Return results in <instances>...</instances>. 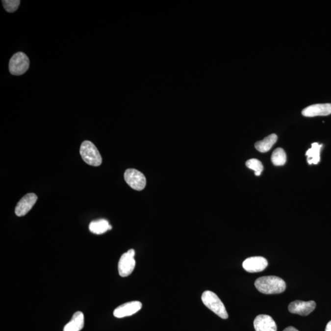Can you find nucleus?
I'll return each instance as SVG.
<instances>
[{"mask_svg":"<svg viewBox=\"0 0 331 331\" xmlns=\"http://www.w3.org/2000/svg\"><path fill=\"white\" fill-rule=\"evenodd\" d=\"M255 286L260 293L265 294L283 293L286 287L283 280L276 276L259 277L255 281Z\"/></svg>","mask_w":331,"mask_h":331,"instance_id":"1","label":"nucleus"},{"mask_svg":"<svg viewBox=\"0 0 331 331\" xmlns=\"http://www.w3.org/2000/svg\"><path fill=\"white\" fill-rule=\"evenodd\" d=\"M201 300L208 309L222 319H227L228 314L224 304L217 294L210 291L204 292Z\"/></svg>","mask_w":331,"mask_h":331,"instance_id":"2","label":"nucleus"},{"mask_svg":"<svg viewBox=\"0 0 331 331\" xmlns=\"http://www.w3.org/2000/svg\"><path fill=\"white\" fill-rule=\"evenodd\" d=\"M80 154L86 163L93 166H99L102 163V157L92 142L85 141L81 144Z\"/></svg>","mask_w":331,"mask_h":331,"instance_id":"3","label":"nucleus"},{"mask_svg":"<svg viewBox=\"0 0 331 331\" xmlns=\"http://www.w3.org/2000/svg\"><path fill=\"white\" fill-rule=\"evenodd\" d=\"M29 60L28 56L23 52H17L12 56L9 61V71L12 75H23L28 70Z\"/></svg>","mask_w":331,"mask_h":331,"instance_id":"4","label":"nucleus"},{"mask_svg":"<svg viewBox=\"0 0 331 331\" xmlns=\"http://www.w3.org/2000/svg\"><path fill=\"white\" fill-rule=\"evenodd\" d=\"M135 251L133 249H130L127 253L122 255L120 257L118 271L120 276L126 277L129 276L133 272L136 266V261L134 259Z\"/></svg>","mask_w":331,"mask_h":331,"instance_id":"5","label":"nucleus"},{"mask_svg":"<svg viewBox=\"0 0 331 331\" xmlns=\"http://www.w3.org/2000/svg\"><path fill=\"white\" fill-rule=\"evenodd\" d=\"M124 178L128 185L135 190L141 191L146 187V177L136 169H127L124 174Z\"/></svg>","mask_w":331,"mask_h":331,"instance_id":"6","label":"nucleus"},{"mask_svg":"<svg viewBox=\"0 0 331 331\" xmlns=\"http://www.w3.org/2000/svg\"><path fill=\"white\" fill-rule=\"evenodd\" d=\"M267 266L268 262L266 258L262 256L248 257L242 264L243 268L250 273L263 271Z\"/></svg>","mask_w":331,"mask_h":331,"instance_id":"7","label":"nucleus"},{"mask_svg":"<svg viewBox=\"0 0 331 331\" xmlns=\"http://www.w3.org/2000/svg\"><path fill=\"white\" fill-rule=\"evenodd\" d=\"M315 301L308 302L296 301L292 302L288 306V310L291 313L298 314L301 316H306L315 310Z\"/></svg>","mask_w":331,"mask_h":331,"instance_id":"8","label":"nucleus"},{"mask_svg":"<svg viewBox=\"0 0 331 331\" xmlns=\"http://www.w3.org/2000/svg\"><path fill=\"white\" fill-rule=\"evenodd\" d=\"M38 200V196L34 193H28L17 203L15 213L18 217H23L29 212Z\"/></svg>","mask_w":331,"mask_h":331,"instance_id":"9","label":"nucleus"},{"mask_svg":"<svg viewBox=\"0 0 331 331\" xmlns=\"http://www.w3.org/2000/svg\"><path fill=\"white\" fill-rule=\"evenodd\" d=\"M142 303L139 301H131L118 306L114 311L115 317L122 318L131 316L141 310Z\"/></svg>","mask_w":331,"mask_h":331,"instance_id":"10","label":"nucleus"},{"mask_svg":"<svg viewBox=\"0 0 331 331\" xmlns=\"http://www.w3.org/2000/svg\"><path fill=\"white\" fill-rule=\"evenodd\" d=\"M302 114L306 117L326 116L331 114V104H316L309 105L302 111Z\"/></svg>","mask_w":331,"mask_h":331,"instance_id":"11","label":"nucleus"},{"mask_svg":"<svg viewBox=\"0 0 331 331\" xmlns=\"http://www.w3.org/2000/svg\"><path fill=\"white\" fill-rule=\"evenodd\" d=\"M254 325L256 331H277V326L273 318L267 315H259L255 318Z\"/></svg>","mask_w":331,"mask_h":331,"instance_id":"12","label":"nucleus"},{"mask_svg":"<svg viewBox=\"0 0 331 331\" xmlns=\"http://www.w3.org/2000/svg\"><path fill=\"white\" fill-rule=\"evenodd\" d=\"M84 326V315L81 311L74 314L72 319L64 327L63 331H80Z\"/></svg>","mask_w":331,"mask_h":331,"instance_id":"13","label":"nucleus"},{"mask_svg":"<svg viewBox=\"0 0 331 331\" xmlns=\"http://www.w3.org/2000/svg\"><path fill=\"white\" fill-rule=\"evenodd\" d=\"M112 229V227L109 225L108 221L104 219L93 221L89 225V229L93 234H104L108 230Z\"/></svg>","mask_w":331,"mask_h":331,"instance_id":"14","label":"nucleus"},{"mask_svg":"<svg viewBox=\"0 0 331 331\" xmlns=\"http://www.w3.org/2000/svg\"><path fill=\"white\" fill-rule=\"evenodd\" d=\"M323 145L315 142L311 144V148L306 151V155L309 164H317L320 161V151Z\"/></svg>","mask_w":331,"mask_h":331,"instance_id":"15","label":"nucleus"},{"mask_svg":"<svg viewBox=\"0 0 331 331\" xmlns=\"http://www.w3.org/2000/svg\"><path fill=\"white\" fill-rule=\"evenodd\" d=\"M277 139L278 137L276 134L269 135L262 141L257 142L255 144V148L261 153H265L271 149L272 146L277 142Z\"/></svg>","mask_w":331,"mask_h":331,"instance_id":"16","label":"nucleus"},{"mask_svg":"<svg viewBox=\"0 0 331 331\" xmlns=\"http://www.w3.org/2000/svg\"><path fill=\"white\" fill-rule=\"evenodd\" d=\"M271 161L275 166L284 165L286 161V154L284 150L281 148L275 150L272 154Z\"/></svg>","mask_w":331,"mask_h":331,"instance_id":"17","label":"nucleus"},{"mask_svg":"<svg viewBox=\"0 0 331 331\" xmlns=\"http://www.w3.org/2000/svg\"><path fill=\"white\" fill-rule=\"evenodd\" d=\"M246 166L248 168L254 170L255 175L259 176L263 171V165L261 161L257 159H250L246 162Z\"/></svg>","mask_w":331,"mask_h":331,"instance_id":"18","label":"nucleus"},{"mask_svg":"<svg viewBox=\"0 0 331 331\" xmlns=\"http://www.w3.org/2000/svg\"><path fill=\"white\" fill-rule=\"evenodd\" d=\"M2 2L6 11L14 12L18 9L21 1H19V0H3Z\"/></svg>","mask_w":331,"mask_h":331,"instance_id":"19","label":"nucleus"},{"mask_svg":"<svg viewBox=\"0 0 331 331\" xmlns=\"http://www.w3.org/2000/svg\"><path fill=\"white\" fill-rule=\"evenodd\" d=\"M283 331H299L298 330H296L295 328L292 327V326H289V327L284 329Z\"/></svg>","mask_w":331,"mask_h":331,"instance_id":"20","label":"nucleus"},{"mask_svg":"<svg viewBox=\"0 0 331 331\" xmlns=\"http://www.w3.org/2000/svg\"><path fill=\"white\" fill-rule=\"evenodd\" d=\"M325 331H331V321L326 325Z\"/></svg>","mask_w":331,"mask_h":331,"instance_id":"21","label":"nucleus"}]
</instances>
